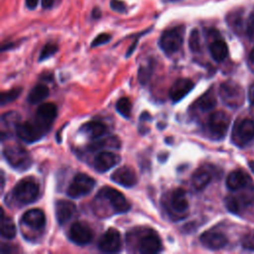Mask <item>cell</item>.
Segmentation results:
<instances>
[{
	"label": "cell",
	"mask_w": 254,
	"mask_h": 254,
	"mask_svg": "<svg viewBox=\"0 0 254 254\" xmlns=\"http://www.w3.org/2000/svg\"><path fill=\"white\" fill-rule=\"evenodd\" d=\"M80 131L90 139H99L106 133L107 127L100 121H90L83 124Z\"/></svg>",
	"instance_id": "obj_22"
},
{
	"label": "cell",
	"mask_w": 254,
	"mask_h": 254,
	"mask_svg": "<svg viewBox=\"0 0 254 254\" xmlns=\"http://www.w3.org/2000/svg\"><path fill=\"white\" fill-rule=\"evenodd\" d=\"M96 196L105 199L109 203L113 213H124L130 209V203L126 197L113 188L104 187L100 189Z\"/></svg>",
	"instance_id": "obj_5"
},
{
	"label": "cell",
	"mask_w": 254,
	"mask_h": 254,
	"mask_svg": "<svg viewBox=\"0 0 254 254\" xmlns=\"http://www.w3.org/2000/svg\"><path fill=\"white\" fill-rule=\"evenodd\" d=\"M122 240L120 233L115 228H109L100 237L98 248L104 253H116L121 250Z\"/></svg>",
	"instance_id": "obj_12"
},
{
	"label": "cell",
	"mask_w": 254,
	"mask_h": 254,
	"mask_svg": "<svg viewBox=\"0 0 254 254\" xmlns=\"http://www.w3.org/2000/svg\"><path fill=\"white\" fill-rule=\"evenodd\" d=\"M228 22H229L230 26L234 27L233 29H238L241 27V17L239 14H236V13L233 14L231 19L230 18L228 19Z\"/></svg>",
	"instance_id": "obj_39"
},
{
	"label": "cell",
	"mask_w": 254,
	"mask_h": 254,
	"mask_svg": "<svg viewBox=\"0 0 254 254\" xmlns=\"http://www.w3.org/2000/svg\"><path fill=\"white\" fill-rule=\"evenodd\" d=\"M196 105L201 111H209L213 109L216 105V98L212 89H209L205 93H203L197 100Z\"/></svg>",
	"instance_id": "obj_26"
},
{
	"label": "cell",
	"mask_w": 254,
	"mask_h": 254,
	"mask_svg": "<svg viewBox=\"0 0 254 254\" xmlns=\"http://www.w3.org/2000/svg\"><path fill=\"white\" fill-rule=\"evenodd\" d=\"M252 181L251 179L246 175V173L240 171V170H235L229 173L226 179V187L230 190H238L242 188L249 187Z\"/></svg>",
	"instance_id": "obj_21"
},
{
	"label": "cell",
	"mask_w": 254,
	"mask_h": 254,
	"mask_svg": "<svg viewBox=\"0 0 254 254\" xmlns=\"http://www.w3.org/2000/svg\"><path fill=\"white\" fill-rule=\"evenodd\" d=\"M230 124V116L224 111H214L207 119V128L214 139H221L226 134Z\"/></svg>",
	"instance_id": "obj_7"
},
{
	"label": "cell",
	"mask_w": 254,
	"mask_h": 254,
	"mask_svg": "<svg viewBox=\"0 0 254 254\" xmlns=\"http://www.w3.org/2000/svg\"><path fill=\"white\" fill-rule=\"evenodd\" d=\"M170 207L173 212L178 215L185 214L189 209V200L187 192L183 189H176L173 190L170 197Z\"/></svg>",
	"instance_id": "obj_20"
},
{
	"label": "cell",
	"mask_w": 254,
	"mask_h": 254,
	"mask_svg": "<svg viewBox=\"0 0 254 254\" xmlns=\"http://www.w3.org/2000/svg\"><path fill=\"white\" fill-rule=\"evenodd\" d=\"M254 139V121L243 119L238 121L232 131V141L238 146H244Z\"/></svg>",
	"instance_id": "obj_10"
},
{
	"label": "cell",
	"mask_w": 254,
	"mask_h": 254,
	"mask_svg": "<svg viewBox=\"0 0 254 254\" xmlns=\"http://www.w3.org/2000/svg\"><path fill=\"white\" fill-rule=\"evenodd\" d=\"M111 39V36L109 34H106V33H102V34H99L91 43V47L94 48V47H98V46H101V45H104L106 43H108Z\"/></svg>",
	"instance_id": "obj_36"
},
{
	"label": "cell",
	"mask_w": 254,
	"mask_h": 254,
	"mask_svg": "<svg viewBox=\"0 0 254 254\" xmlns=\"http://www.w3.org/2000/svg\"><path fill=\"white\" fill-rule=\"evenodd\" d=\"M17 136L25 143H34L40 140L48 131H46L36 120L20 122L16 128Z\"/></svg>",
	"instance_id": "obj_8"
},
{
	"label": "cell",
	"mask_w": 254,
	"mask_h": 254,
	"mask_svg": "<svg viewBox=\"0 0 254 254\" xmlns=\"http://www.w3.org/2000/svg\"><path fill=\"white\" fill-rule=\"evenodd\" d=\"M56 116H57V106L52 102H48V103H43L38 107L36 111L35 120L46 131H49Z\"/></svg>",
	"instance_id": "obj_13"
},
{
	"label": "cell",
	"mask_w": 254,
	"mask_h": 254,
	"mask_svg": "<svg viewBox=\"0 0 254 254\" xmlns=\"http://www.w3.org/2000/svg\"><path fill=\"white\" fill-rule=\"evenodd\" d=\"M56 218L60 225L68 222L75 214L76 207L73 202L67 199H59L56 202Z\"/></svg>",
	"instance_id": "obj_15"
},
{
	"label": "cell",
	"mask_w": 254,
	"mask_h": 254,
	"mask_svg": "<svg viewBox=\"0 0 254 254\" xmlns=\"http://www.w3.org/2000/svg\"><path fill=\"white\" fill-rule=\"evenodd\" d=\"M20 119H21L20 114L16 111H10V112L3 114L1 117L2 130H4L6 128L7 131H9L11 129H15V131H16V128L20 123Z\"/></svg>",
	"instance_id": "obj_27"
},
{
	"label": "cell",
	"mask_w": 254,
	"mask_h": 254,
	"mask_svg": "<svg viewBox=\"0 0 254 254\" xmlns=\"http://www.w3.org/2000/svg\"><path fill=\"white\" fill-rule=\"evenodd\" d=\"M94 186L95 181L91 177L80 173L73 177L66 189V194L70 198H78L88 194L93 190Z\"/></svg>",
	"instance_id": "obj_6"
},
{
	"label": "cell",
	"mask_w": 254,
	"mask_h": 254,
	"mask_svg": "<svg viewBox=\"0 0 254 254\" xmlns=\"http://www.w3.org/2000/svg\"><path fill=\"white\" fill-rule=\"evenodd\" d=\"M189 45H190V49L191 52H193V53L200 52V50H201L200 37H199V33L196 29H193L191 31L190 40H189Z\"/></svg>",
	"instance_id": "obj_32"
},
{
	"label": "cell",
	"mask_w": 254,
	"mask_h": 254,
	"mask_svg": "<svg viewBox=\"0 0 254 254\" xmlns=\"http://www.w3.org/2000/svg\"><path fill=\"white\" fill-rule=\"evenodd\" d=\"M120 162V157L109 151H102L94 159V169L98 173H104L116 166Z\"/></svg>",
	"instance_id": "obj_16"
},
{
	"label": "cell",
	"mask_w": 254,
	"mask_h": 254,
	"mask_svg": "<svg viewBox=\"0 0 254 254\" xmlns=\"http://www.w3.org/2000/svg\"><path fill=\"white\" fill-rule=\"evenodd\" d=\"M100 15H101V13H100V10H99L98 8L93 9V12H92V17H93V18L97 19V18L100 17Z\"/></svg>",
	"instance_id": "obj_43"
},
{
	"label": "cell",
	"mask_w": 254,
	"mask_h": 254,
	"mask_svg": "<svg viewBox=\"0 0 254 254\" xmlns=\"http://www.w3.org/2000/svg\"><path fill=\"white\" fill-rule=\"evenodd\" d=\"M248 165H249V168L251 169V171L254 173V161L248 162Z\"/></svg>",
	"instance_id": "obj_44"
},
{
	"label": "cell",
	"mask_w": 254,
	"mask_h": 254,
	"mask_svg": "<svg viewBox=\"0 0 254 254\" xmlns=\"http://www.w3.org/2000/svg\"><path fill=\"white\" fill-rule=\"evenodd\" d=\"M39 3V0H26V6L29 9H35Z\"/></svg>",
	"instance_id": "obj_41"
},
{
	"label": "cell",
	"mask_w": 254,
	"mask_h": 254,
	"mask_svg": "<svg viewBox=\"0 0 254 254\" xmlns=\"http://www.w3.org/2000/svg\"><path fill=\"white\" fill-rule=\"evenodd\" d=\"M199 241L204 247L210 250L221 249L228 242L227 237L223 233L214 230H207L203 232L199 237Z\"/></svg>",
	"instance_id": "obj_14"
},
{
	"label": "cell",
	"mask_w": 254,
	"mask_h": 254,
	"mask_svg": "<svg viewBox=\"0 0 254 254\" xmlns=\"http://www.w3.org/2000/svg\"><path fill=\"white\" fill-rule=\"evenodd\" d=\"M22 92V88L21 87H14L8 91L2 92L1 93V104L5 105L7 103H10L12 101H14L16 98L19 97V95Z\"/></svg>",
	"instance_id": "obj_31"
},
{
	"label": "cell",
	"mask_w": 254,
	"mask_h": 254,
	"mask_svg": "<svg viewBox=\"0 0 254 254\" xmlns=\"http://www.w3.org/2000/svg\"><path fill=\"white\" fill-rule=\"evenodd\" d=\"M248 99H249V102L254 105V83H252L249 86V89H248Z\"/></svg>",
	"instance_id": "obj_40"
},
{
	"label": "cell",
	"mask_w": 254,
	"mask_h": 254,
	"mask_svg": "<svg viewBox=\"0 0 254 254\" xmlns=\"http://www.w3.org/2000/svg\"><path fill=\"white\" fill-rule=\"evenodd\" d=\"M194 84L189 78H179L177 79L169 90V96L174 103L182 100L192 88Z\"/></svg>",
	"instance_id": "obj_18"
},
{
	"label": "cell",
	"mask_w": 254,
	"mask_h": 254,
	"mask_svg": "<svg viewBox=\"0 0 254 254\" xmlns=\"http://www.w3.org/2000/svg\"><path fill=\"white\" fill-rule=\"evenodd\" d=\"M219 96L223 103L231 108H238L244 102V91L240 84L233 80H226L220 84Z\"/></svg>",
	"instance_id": "obj_3"
},
{
	"label": "cell",
	"mask_w": 254,
	"mask_h": 254,
	"mask_svg": "<svg viewBox=\"0 0 254 254\" xmlns=\"http://www.w3.org/2000/svg\"><path fill=\"white\" fill-rule=\"evenodd\" d=\"M68 238L74 244L83 246L92 240L93 232L87 223L83 221H76L71 224L68 230Z\"/></svg>",
	"instance_id": "obj_11"
},
{
	"label": "cell",
	"mask_w": 254,
	"mask_h": 254,
	"mask_svg": "<svg viewBox=\"0 0 254 254\" xmlns=\"http://www.w3.org/2000/svg\"><path fill=\"white\" fill-rule=\"evenodd\" d=\"M224 203H225V207L227 208V210L233 214H237L239 212L240 209V203L239 200L237 199V197L233 196V195H227L224 199Z\"/></svg>",
	"instance_id": "obj_33"
},
{
	"label": "cell",
	"mask_w": 254,
	"mask_h": 254,
	"mask_svg": "<svg viewBox=\"0 0 254 254\" xmlns=\"http://www.w3.org/2000/svg\"><path fill=\"white\" fill-rule=\"evenodd\" d=\"M3 156L7 163L18 171H25L32 164L30 154L19 144L7 145L3 150Z\"/></svg>",
	"instance_id": "obj_2"
},
{
	"label": "cell",
	"mask_w": 254,
	"mask_h": 254,
	"mask_svg": "<svg viewBox=\"0 0 254 254\" xmlns=\"http://www.w3.org/2000/svg\"><path fill=\"white\" fill-rule=\"evenodd\" d=\"M184 26H178L165 31L159 41L162 51L168 56L177 53L184 43Z\"/></svg>",
	"instance_id": "obj_4"
},
{
	"label": "cell",
	"mask_w": 254,
	"mask_h": 254,
	"mask_svg": "<svg viewBox=\"0 0 254 254\" xmlns=\"http://www.w3.org/2000/svg\"><path fill=\"white\" fill-rule=\"evenodd\" d=\"M58 51V46L54 43H48L47 45L44 46V48L41 51L40 57H39V61H45L49 58H51L53 55H55Z\"/></svg>",
	"instance_id": "obj_34"
},
{
	"label": "cell",
	"mask_w": 254,
	"mask_h": 254,
	"mask_svg": "<svg viewBox=\"0 0 254 254\" xmlns=\"http://www.w3.org/2000/svg\"><path fill=\"white\" fill-rule=\"evenodd\" d=\"M116 110L117 112L122 115L124 118H130L131 111H132V103L129 98L122 97L116 103Z\"/></svg>",
	"instance_id": "obj_30"
},
{
	"label": "cell",
	"mask_w": 254,
	"mask_h": 254,
	"mask_svg": "<svg viewBox=\"0 0 254 254\" xmlns=\"http://www.w3.org/2000/svg\"><path fill=\"white\" fill-rule=\"evenodd\" d=\"M137 247L140 253L152 254L160 252L163 248V244L160 236L153 229H148L144 230L139 236Z\"/></svg>",
	"instance_id": "obj_9"
},
{
	"label": "cell",
	"mask_w": 254,
	"mask_h": 254,
	"mask_svg": "<svg viewBox=\"0 0 254 254\" xmlns=\"http://www.w3.org/2000/svg\"><path fill=\"white\" fill-rule=\"evenodd\" d=\"M54 4V0H42V6L43 8H51Z\"/></svg>",
	"instance_id": "obj_42"
},
{
	"label": "cell",
	"mask_w": 254,
	"mask_h": 254,
	"mask_svg": "<svg viewBox=\"0 0 254 254\" xmlns=\"http://www.w3.org/2000/svg\"><path fill=\"white\" fill-rule=\"evenodd\" d=\"M246 33L251 42L254 43V13H252L247 20Z\"/></svg>",
	"instance_id": "obj_37"
},
{
	"label": "cell",
	"mask_w": 254,
	"mask_h": 254,
	"mask_svg": "<svg viewBox=\"0 0 254 254\" xmlns=\"http://www.w3.org/2000/svg\"><path fill=\"white\" fill-rule=\"evenodd\" d=\"M50 90L49 87L45 84H36L29 92L27 100L31 104H38L41 103L44 99L49 96Z\"/></svg>",
	"instance_id": "obj_25"
},
{
	"label": "cell",
	"mask_w": 254,
	"mask_h": 254,
	"mask_svg": "<svg viewBox=\"0 0 254 254\" xmlns=\"http://www.w3.org/2000/svg\"><path fill=\"white\" fill-rule=\"evenodd\" d=\"M39 184L33 178H25L17 183L12 190L13 197L21 204L34 202L39 196Z\"/></svg>",
	"instance_id": "obj_1"
},
{
	"label": "cell",
	"mask_w": 254,
	"mask_h": 254,
	"mask_svg": "<svg viewBox=\"0 0 254 254\" xmlns=\"http://www.w3.org/2000/svg\"><path fill=\"white\" fill-rule=\"evenodd\" d=\"M111 180L124 188H131L137 184V175L132 168L123 166L111 175Z\"/></svg>",
	"instance_id": "obj_17"
},
{
	"label": "cell",
	"mask_w": 254,
	"mask_h": 254,
	"mask_svg": "<svg viewBox=\"0 0 254 254\" xmlns=\"http://www.w3.org/2000/svg\"><path fill=\"white\" fill-rule=\"evenodd\" d=\"M209 53L215 62H222L228 56V48L226 43L221 39H213L209 44Z\"/></svg>",
	"instance_id": "obj_23"
},
{
	"label": "cell",
	"mask_w": 254,
	"mask_h": 254,
	"mask_svg": "<svg viewBox=\"0 0 254 254\" xmlns=\"http://www.w3.org/2000/svg\"><path fill=\"white\" fill-rule=\"evenodd\" d=\"M21 223L29 228L40 230L46 224L45 213L38 208L29 209L23 214L21 218Z\"/></svg>",
	"instance_id": "obj_19"
},
{
	"label": "cell",
	"mask_w": 254,
	"mask_h": 254,
	"mask_svg": "<svg viewBox=\"0 0 254 254\" xmlns=\"http://www.w3.org/2000/svg\"><path fill=\"white\" fill-rule=\"evenodd\" d=\"M241 245L246 250L254 251V232L246 233L241 239Z\"/></svg>",
	"instance_id": "obj_35"
},
{
	"label": "cell",
	"mask_w": 254,
	"mask_h": 254,
	"mask_svg": "<svg viewBox=\"0 0 254 254\" xmlns=\"http://www.w3.org/2000/svg\"><path fill=\"white\" fill-rule=\"evenodd\" d=\"M210 181L211 175L204 168H199L194 171L190 179L191 186L195 190H202L210 183Z\"/></svg>",
	"instance_id": "obj_24"
},
{
	"label": "cell",
	"mask_w": 254,
	"mask_h": 254,
	"mask_svg": "<svg viewBox=\"0 0 254 254\" xmlns=\"http://www.w3.org/2000/svg\"><path fill=\"white\" fill-rule=\"evenodd\" d=\"M16 235V226L13 220L9 217H5L2 210L1 215V236L5 239H13Z\"/></svg>",
	"instance_id": "obj_29"
},
{
	"label": "cell",
	"mask_w": 254,
	"mask_h": 254,
	"mask_svg": "<svg viewBox=\"0 0 254 254\" xmlns=\"http://www.w3.org/2000/svg\"><path fill=\"white\" fill-rule=\"evenodd\" d=\"M120 142L116 137H107V138H99L97 141L93 142L89 149L90 151H97V150H103L106 148H119Z\"/></svg>",
	"instance_id": "obj_28"
},
{
	"label": "cell",
	"mask_w": 254,
	"mask_h": 254,
	"mask_svg": "<svg viewBox=\"0 0 254 254\" xmlns=\"http://www.w3.org/2000/svg\"><path fill=\"white\" fill-rule=\"evenodd\" d=\"M110 7L114 11H117V12H124L126 10V6H125L124 2H122L120 0H111Z\"/></svg>",
	"instance_id": "obj_38"
},
{
	"label": "cell",
	"mask_w": 254,
	"mask_h": 254,
	"mask_svg": "<svg viewBox=\"0 0 254 254\" xmlns=\"http://www.w3.org/2000/svg\"><path fill=\"white\" fill-rule=\"evenodd\" d=\"M250 60H251L252 63H254V49L250 53Z\"/></svg>",
	"instance_id": "obj_45"
}]
</instances>
